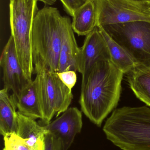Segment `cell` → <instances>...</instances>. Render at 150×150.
<instances>
[{
  "label": "cell",
  "mask_w": 150,
  "mask_h": 150,
  "mask_svg": "<svg viewBox=\"0 0 150 150\" xmlns=\"http://www.w3.org/2000/svg\"><path fill=\"white\" fill-rule=\"evenodd\" d=\"M130 1H136L145 2L150 3V0H130Z\"/></svg>",
  "instance_id": "obj_23"
},
{
  "label": "cell",
  "mask_w": 150,
  "mask_h": 150,
  "mask_svg": "<svg viewBox=\"0 0 150 150\" xmlns=\"http://www.w3.org/2000/svg\"><path fill=\"white\" fill-rule=\"evenodd\" d=\"M107 139L122 150H150V108L114 110L103 129Z\"/></svg>",
  "instance_id": "obj_2"
},
{
  "label": "cell",
  "mask_w": 150,
  "mask_h": 150,
  "mask_svg": "<svg viewBox=\"0 0 150 150\" xmlns=\"http://www.w3.org/2000/svg\"><path fill=\"white\" fill-rule=\"evenodd\" d=\"M45 150H65L60 140L53 135L48 133L45 139Z\"/></svg>",
  "instance_id": "obj_20"
},
{
  "label": "cell",
  "mask_w": 150,
  "mask_h": 150,
  "mask_svg": "<svg viewBox=\"0 0 150 150\" xmlns=\"http://www.w3.org/2000/svg\"><path fill=\"white\" fill-rule=\"evenodd\" d=\"M63 17L57 8L45 6L37 12L32 28L33 63L40 60L56 73L59 67Z\"/></svg>",
  "instance_id": "obj_3"
},
{
  "label": "cell",
  "mask_w": 150,
  "mask_h": 150,
  "mask_svg": "<svg viewBox=\"0 0 150 150\" xmlns=\"http://www.w3.org/2000/svg\"><path fill=\"white\" fill-rule=\"evenodd\" d=\"M106 60H111L110 52L98 27H96L86 35L83 45L80 48L78 72L82 75L81 86L86 82L95 64Z\"/></svg>",
  "instance_id": "obj_9"
},
{
  "label": "cell",
  "mask_w": 150,
  "mask_h": 150,
  "mask_svg": "<svg viewBox=\"0 0 150 150\" xmlns=\"http://www.w3.org/2000/svg\"><path fill=\"white\" fill-rule=\"evenodd\" d=\"M62 4L64 10L73 17L75 11L87 0H60Z\"/></svg>",
  "instance_id": "obj_21"
},
{
  "label": "cell",
  "mask_w": 150,
  "mask_h": 150,
  "mask_svg": "<svg viewBox=\"0 0 150 150\" xmlns=\"http://www.w3.org/2000/svg\"><path fill=\"white\" fill-rule=\"evenodd\" d=\"M18 127L16 134L25 139L34 142H45L48 131L44 126H41L34 119L17 112Z\"/></svg>",
  "instance_id": "obj_17"
},
{
  "label": "cell",
  "mask_w": 150,
  "mask_h": 150,
  "mask_svg": "<svg viewBox=\"0 0 150 150\" xmlns=\"http://www.w3.org/2000/svg\"><path fill=\"white\" fill-rule=\"evenodd\" d=\"M80 48L77 45L70 17L64 16L62 24L61 42L58 72H78Z\"/></svg>",
  "instance_id": "obj_11"
},
{
  "label": "cell",
  "mask_w": 150,
  "mask_h": 150,
  "mask_svg": "<svg viewBox=\"0 0 150 150\" xmlns=\"http://www.w3.org/2000/svg\"><path fill=\"white\" fill-rule=\"evenodd\" d=\"M3 150H45V142H36L20 137L16 134L4 137Z\"/></svg>",
  "instance_id": "obj_18"
},
{
  "label": "cell",
  "mask_w": 150,
  "mask_h": 150,
  "mask_svg": "<svg viewBox=\"0 0 150 150\" xmlns=\"http://www.w3.org/2000/svg\"><path fill=\"white\" fill-rule=\"evenodd\" d=\"M123 72L111 60L100 61L92 67L81 86V111L93 124L100 127L116 109L121 97Z\"/></svg>",
  "instance_id": "obj_1"
},
{
  "label": "cell",
  "mask_w": 150,
  "mask_h": 150,
  "mask_svg": "<svg viewBox=\"0 0 150 150\" xmlns=\"http://www.w3.org/2000/svg\"><path fill=\"white\" fill-rule=\"evenodd\" d=\"M71 25L78 36H86L97 27L96 7L92 0H87L75 11Z\"/></svg>",
  "instance_id": "obj_14"
},
{
  "label": "cell",
  "mask_w": 150,
  "mask_h": 150,
  "mask_svg": "<svg viewBox=\"0 0 150 150\" xmlns=\"http://www.w3.org/2000/svg\"><path fill=\"white\" fill-rule=\"evenodd\" d=\"M0 65L2 69L4 88L12 91L11 95L15 100L21 90L31 81L26 78L20 66L11 35L2 52Z\"/></svg>",
  "instance_id": "obj_8"
},
{
  "label": "cell",
  "mask_w": 150,
  "mask_h": 150,
  "mask_svg": "<svg viewBox=\"0 0 150 150\" xmlns=\"http://www.w3.org/2000/svg\"><path fill=\"white\" fill-rule=\"evenodd\" d=\"M18 112L32 119H43L35 79L30 81L21 90L15 100Z\"/></svg>",
  "instance_id": "obj_12"
},
{
  "label": "cell",
  "mask_w": 150,
  "mask_h": 150,
  "mask_svg": "<svg viewBox=\"0 0 150 150\" xmlns=\"http://www.w3.org/2000/svg\"><path fill=\"white\" fill-rule=\"evenodd\" d=\"M57 74L63 83L69 89L72 90L75 85L77 80V76L76 72L72 70H68L58 72Z\"/></svg>",
  "instance_id": "obj_19"
},
{
  "label": "cell",
  "mask_w": 150,
  "mask_h": 150,
  "mask_svg": "<svg viewBox=\"0 0 150 150\" xmlns=\"http://www.w3.org/2000/svg\"><path fill=\"white\" fill-rule=\"evenodd\" d=\"M9 92L0 91V133L3 137L16 134L18 127L17 112L15 100Z\"/></svg>",
  "instance_id": "obj_13"
},
{
  "label": "cell",
  "mask_w": 150,
  "mask_h": 150,
  "mask_svg": "<svg viewBox=\"0 0 150 150\" xmlns=\"http://www.w3.org/2000/svg\"><path fill=\"white\" fill-rule=\"evenodd\" d=\"M82 112L76 107H71L44 127L60 140L64 150H68L76 135L82 131Z\"/></svg>",
  "instance_id": "obj_10"
},
{
  "label": "cell",
  "mask_w": 150,
  "mask_h": 150,
  "mask_svg": "<svg viewBox=\"0 0 150 150\" xmlns=\"http://www.w3.org/2000/svg\"><path fill=\"white\" fill-rule=\"evenodd\" d=\"M38 0H10L9 22L18 59L23 72L32 80L34 65L32 52V28L39 10Z\"/></svg>",
  "instance_id": "obj_4"
},
{
  "label": "cell",
  "mask_w": 150,
  "mask_h": 150,
  "mask_svg": "<svg viewBox=\"0 0 150 150\" xmlns=\"http://www.w3.org/2000/svg\"><path fill=\"white\" fill-rule=\"evenodd\" d=\"M97 27L136 21L150 22V3L130 0H92Z\"/></svg>",
  "instance_id": "obj_7"
},
{
  "label": "cell",
  "mask_w": 150,
  "mask_h": 150,
  "mask_svg": "<svg viewBox=\"0 0 150 150\" xmlns=\"http://www.w3.org/2000/svg\"><path fill=\"white\" fill-rule=\"evenodd\" d=\"M126 75L135 95L150 108V67L138 66Z\"/></svg>",
  "instance_id": "obj_15"
},
{
  "label": "cell",
  "mask_w": 150,
  "mask_h": 150,
  "mask_svg": "<svg viewBox=\"0 0 150 150\" xmlns=\"http://www.w3.org/2000/svg\"><path fill=\"white\" fill-rule=\"evenodd\" d=\"M101 26L138 66L150 67V22L133 21Z\"/></svg>",
  "instance_id": "obj_6"
},
{
  "label": "cell",
  "mask_w": 150,
  "mask_h": 150,
  "mask_svg": "<svg viewBox=\"0 0 150 150\" xmlns=\"http://www.w3.org/2000/svg\"><path fill=\"white\" fill-rule=\"evenodd\" d=\"M42 2L43 3L46 4V5H53L56 2L57 0H38Z\"/></svg>",
  "instance_id": "obj_22"
},
{
  "label": "cell",
  "mask_w": 150,
  "mask_h": 150,
  "mask_svg": "<svg viewBox=\"0 0 150 150\" xmlns=\"http://www.w3.org/2000/svg\"><path fill=\"white\" fill-rule=\"evenodd\" d=\"M35 80L45 125L55 116L58 117L69 108L73 98L72 90L66 86L56 72L48 68L41 60L33 63Z\"/></svg>",
  "instance_id": "obj_5"
},
{
  "label": "cell",
  "mask_w": 150,
  "mask_h": 150,
  "mask_svg": "<svg viewBox=\"0 0 150 150\" xmlns=\"http://www.w3.org/2000/svg\"><path fill=\"white\" fill-rule=\"evenodd\" d=\"M98 27L108 47L111 60L123 74H127L138 66L128 53L114 41L102 26Z\"/></svg>",
  "instance_id": "obj_16"
}]
</instances>
